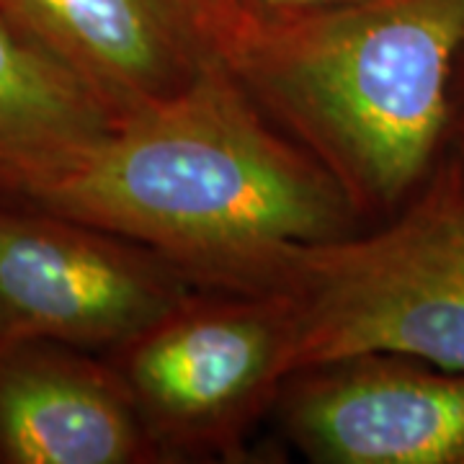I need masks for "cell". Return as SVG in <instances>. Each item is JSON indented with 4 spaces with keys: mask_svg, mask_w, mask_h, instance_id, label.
I'll list each match as a JSON object with an SVG mask.
<instances>
[{
    "mask_svg": "<svg viewBox=\"0 0 464 464\" xmlns=\"http://www.w3.org/2000/svg\"><path fill=\"white\" fill-rule=\"evenodd\" d=\"M34 204L266 295L299 250L348 235L356 212L328 168L266 124L230 65L119 116Z\"/></svg>",
    "mask_w": 464,
    "mask_h": 464,
    "instance_id": "1",
    "label": "cell"
},
{
    "mask_svg": "<svg viewBox=\"0 0 464 464\" xmlns=\"http://www.w3.org/2000/svg\"><path fill=\"white\" fill-rule=\"evenodd\" d=\"M462 54L464 0H362L253 24L230 67L356 209H390L423 186L451 134Z\"/></svg>",
    "mask_w": 464,
    "mask_h": 464,
    "instance_id": "2",
    "label": "cell"
},
{
    "mask_svg": "<svg viewBox=\"0 0 464 464\" xmlns=\"http://www.w3.org/2000/svg\"><path fill=\"white\" fill-rule=\"evenodd\" d=\"M274 295L289 328L286 377L362 353L464 372L462 158L433 168L380 230L299 250Z\"/></svg>",
    "mask_w": 464,
    "mask_h": 464,
    "instance_id": "3",
    "label": "cell"
},
{
    "mask_svg": "<svg viewBox=\"0 0 464 464\" xmlns=\"http://www.w3.org/2000/svg\"><path fill=\"white\" fill-rule=\"evenodd\" d=\"M186 302L163 258L109 232L0 212V346H127Z\"/></svg>",
    "mask_w": 464,
    "mask_h": 464,
    "instance_id": "4",
    "label": "cell"
},
{
    "mask_svg": "<svg viewBox=\"0 0 464 464\" xmlns=\"http://www.w3.org/2000/svg\"><path fill=\"white\" fill-rule=\"evenodd\" d=\"M116 116L230 65L248 21L235 0H0Z\"/></svg>",
    "mask_w": 464,
    "mask_h": 464,
    "instance_id": "5",
    "label": "cell"
},
{
    "mask_svg": "<svg viewBox=\"0 0 464 464\" xmlns=\"http://www.w3.org/2000/svg\"><path fill=\"white\" fill-rule=\"evenodd\" d=\"M127 390L142 420L201 441L253 411L286 377L289 328L274 292L248 302L194 304L127 343Z\"/></svg>",
    "mask_w": 464,
    "mask_h": 464,
    "instance_id": "6",
    "label": "cell"
},
{
    "mask_svg": "<svg viewBox=\"0 0 464 464\" xmlns=\"http://www.w3.org/2000/svg\"><path fill=\"white\" fill-rule=\"evenodd\" d=\"M292 441L320 464H464V372L362 353L292 374Z\"/></svg>",
    "mask_w": 464,
    "mask_h": 464,
    "instance_id": "7",
    "label": "cell"
},
{
    "mask_svg": "<svg viewBox=\"0 0 464 464\" xmlns=\"http://www.w3.org/2000/svg\"><path fill=\"white\" fill-rule=\"evenodd\" d=\"M0 451L16 464L137 462L145 420L96 369L24 351L0 364Z\"/></svg>",
    "mask_w": 464,
    "mask_h": 464,
    "instance_id": "8",
    "label": "cell"
},
{
    "mask_svg": "<svg viewBox=\"0 0 464 464\" xmlns=\"http://www.w3.org/2000/svg\"><path fill=\"white\" fill-rule=\"evenodd\" d=\"M116 119L78 72L0 11V194L34 201Z\"/></svg>",
    "mask_w": 464,
    "mask_h": 464,
    "instance_id": "9",
    "label": "cell"
},
{
    "mask_svg": "<svg viewBox=\"0 0 464 464\" xmlns=\"http://www.w3.org/2000/svg\"><path fill=\"white\" fill-rule=\"evenodd\" d=\"M240 14L246 16L248 26L253 24H276V21H289V18L307 16L328 8H341L362 0H235Z\"/></svg>",
    "mask_w": 464,
    "mask_h": 464,
    "instance_id": "10",
    "label": "cell"
},
{
    "mask_svg": "<svg viewBox=\"0 0 464 464\" xmlns=\"http://www.w3.org/2000/svg\"><path fill=\"white\" fill-rule=\"evenodd\" d=\"M451 132H459L464 142V54L457 67V81H454V116H451ZM451 137V134H449ZM464 150V145H462ZM464 160V152L459 155Z\"/></svg>",
    "mask_w": 464,
    "mask_h": 464,
    "instance_id": "11",
    "label": "cell"
}]
</instances>
